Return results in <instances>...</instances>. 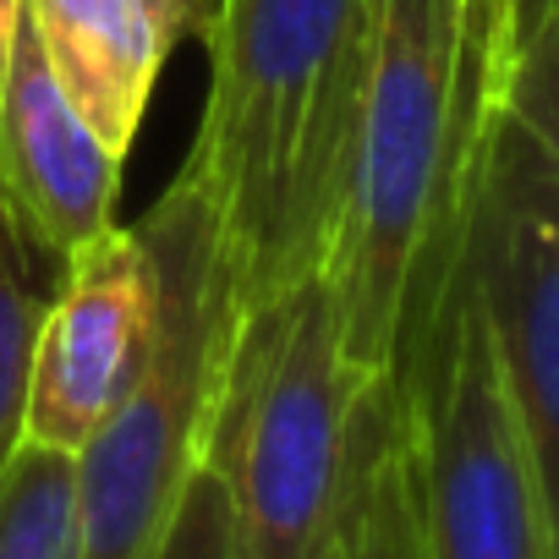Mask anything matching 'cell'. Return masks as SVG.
Wrapping results in <instances>:
<instances>
[{"label": "cell", "instance_id": "cell-1", "mask_svg": "<svg viewBox=\"0 0 559 559\" xmlns=\"http://www.w3.org/2000/svg\"><path fill=\"white\" fill-rule=\"evenodd\" d=\"M504 56L472 0H384L330 280L352 362L412 395L455 297Z\"/></svg>", "mask_w": 559, "mask_h": 559}, {"label": "cell", "instance_id": "cell-13", "mask_svg": "<svg viewBox=\"0 0 559 559\" xmlns=\"http://www.w3.org/2000/svg\"><path fill=\"white\" fill-rule=\"evenodd\" d=\"M148 559H241V537H236V515L225 499V483L214 477L209 461L192 466L159 543Z\"/></svg>", "mask_w": 559, "mask_h": 559}, {"label": "cell", "instance_id": "cell-16", "mask_svg": "<svg viewBox=\"0 0 559 559\" xmlns=\"http://www.w3.org/2000/svg\"><path fill=\"white\" fill-rule=\"evenodd\" d=\"M17 28H23V0H0V88H7V67L17 50Z\"/></svg>", "mask_w": 559, "mask_h": 559}, {"label": "cell", "instance_id": "cell-10", "mask_svg": "<svg viewBox=\"0 0 559 559\" xmlns=\"http://www.w3.org/2000/svg\"><path fill=\"white\" fill-rule=\"evenodd\" d=\"M67 252L50 247L34 219L0 192V466L28 439V390L45 319L61 297Z\"/></svg>", "mask_w": 559, "mask_h": 559}, {"label": "cell", "instance_id": "cell-12", "mask_svg": "<svg viewBox=\"0 0 559 559\" xmlns=\"http://www.w3.org/2000/svg\"><path fill=\"white\" fill-rule=\"evenodd\" d=\"M499 116H510L559 170V0L532 23L499 78Z\"/></svg>", "mask_w": 559, "mask_h": 559}, {"label": "cell", "instance_id": "cell-2", "mask_svg": "<svg viewBox=\"0 0 559 559\" xmlns=\"http://www.w3.org/2000/svg\"><path fill=\"white\" fill-rule=\"evenodd\" d=\"M384 0H214L187 154L214 198L236 302L324 269Z\"/></svg>", "mask_w": 559, "mask_h": 559}, {"label": "cell", "instance_id": "cell-11", "mask_svg": "<svg viewBox=\"0 0 559 559\" xmlns=\"http://www.w3.org/2000/svg\"><path fill=\"white\" fill-rule=\"evenodd\" d=\"M78 455L23 439L0 466V559H78Z\"/></svg>", "mask_w": 559, "mask_h": 559}, {"label": "cell", "instance_id": "cell-17", "mask_svg": "<svg viewBox=\"0 0 559 559\" xmlns=\"http://www.w3.org/2000/svg\"><path fill=\"white\" fill-rule=\"evenodd\" d=\"M477 7V17L493 28V39H499V56L510 61V0H472Z\"/></svg>", "mask_w": 559, "mask_h": 559}, {"label": "cell", "instance_id": "cell-14", "mask_svg": "<svg viewBox=\"0 0 559 559\" xmlns=\"http://www.w3.org/2000/svg\"><path fill=\"white\" fill-rule=\"evenodd\" d=\"M335 559H417V532H412V499H406V450L384 466L373 493L362 499L346 543Z\"/></svg>", "mask_w": 559, "mask_h": 559}, {"label": "cell", "instance_id": "cell-9", "mask_svg": "<svg viewBox=\"0 0 559 559\" xmlns=\"http://www.w3.org/2000/svg\"><path fill=\"white\" fill-rule=\"evenodd\" d=\"M23 23L78 116L127 159L165 67L143 0H23Z\"/></svg>", "mask_w": 559, "mask_h": 559}, {"label": "cell", "instance_id": "cell-6", "mask_svg": "<svg viewBox=\"0 0 559 559\" xmlns=\"http://www.w3.org/2000/svg\"><path fill=\"white\" fill-rule=\"evenodd\" d=\"M461 274L493 335L559 559V170L510 116L488 132Z\"/></svg>", "mask_w": 559, "mask_h": 559}, {"label": "cell", "instance_id": "cell-5", "mask_svg": "<svg viewBox=\"0 0 559 559\" xmlns=\"http://www.w3.org/2000/svg\"><path fill=\"white\" fill-rule=\"evenodd\" d=\"M401 450L417 559H554L537 466L466 274L433 357L401 401Z\"/></svg>", "mask_w": 559, "mask_h": 559}, {"label": "cell", "instance_id": "cell-15", "mask_svg": "<svg viewBox=\"0 0 559 559\" xmlns=\"http://www.w3.org/2000/svg\"><path fill=\"white\" fill-rule=\"evenodd\" d=\"M143 12L154 17V34H159V45H165V56H170L181 39H192V34L209 28L214 0H143Z\"/></svg>", "mask_w": 559, "mask_h": 559}, {"label": "cell", "instance_id": "cell-3", "mask_svg": "<svg viewBox=\"0 0 559 559\" xmlns=\"http://www.w3.org/2000/svg\"><path fill=\"white\" fill-rule=\"evenodd\" d=\"M395 450L401 401L352 362L330 269L236 302L203 461L225 483L241 559H335Z\"/></svg>", "mask_w": 559, "mask_h": 559}, {"label": "cell", "instance_id": "cell-4", "mask_svg": "<svg viewBox=\"0 0 559 559\" xmlns=\"http://www.w3.org/2000/svg\"><path fill=\"white\" fill-rule=\"evenodd\" d=\"M154 258L159 330L138 390L78 450V559H148L192 466L203 461L209 401L236 313L219 214L192 165L132 225Z\"/></svg>", "mask_w": 559, "mask_h": 559}, {"label": "cell", "instance_id": "cell-7", "mask_svg": "<svg viewBox=\"0 0 559 559\" xmlns=\"http://www.w3.org/2000/svg\"><path fill=\"white\" fill-rule=\"evenodd\" d=\"M159 330V280L143 236L110 225L67 258L61 297L39 335L28 439L78 455L138 390Z\"/></svg>", "mask_w": 559, "mask_h": 559}, {"label": "cell", "instance_id": "cell-8", "mask_svg": "<svg viewBox=\"0 0 559 559\" xmlns=\"http://www.w3.org/2000/svg\"><path fill=\"white\" fill-rule=\"evenodd\" d=\"M121 154L78 116L61 83L45 67L34 28H17V50L0 88V192H7L34 230L67 258L116 225Z\"/></svg>", "mask_w": 559, "mask_h": 559}, {"label": "cell", "instance_id": "cell-18", "mask_svg": "<svg viewBox=\"0 0 559 559\" xmlns=\"http://www.w3.org/2000/svg\"><path fill=\"white\" fill-rule=\"evenodd\" d=\"M548 12V0H510V56H515V45L532 34V23ZM510 67V61H504Z\"/></svg>", "mask_w": 559, "mask_h": 559}]
</instances>
